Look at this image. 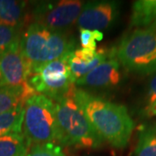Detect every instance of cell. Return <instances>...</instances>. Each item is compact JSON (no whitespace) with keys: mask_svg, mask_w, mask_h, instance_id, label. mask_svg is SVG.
I'll return each instance as SVG.
<instances>
[{"mask_svg":"<svg viewBox=\"0 0 156 156\" xmlns=\"http://www.w3.org/2000/svg\"><path fill=\"white\" fill-rule=\"evenodd\" d=\"M23 105L21 104L0 115V136L11 133H22Z\"/></svg>","mask_w":156,"mask_h":156,"instance_id":"obj_17","label":"cell"},{"mask_svg":"<svg viewBox=\"0 0 156 156\" xmlns=\"http://www.w3.org/2000/svg\"><path fill=\"white\" fill-rule=\"evenodd\" d=\"M113 50L114 48L110 50L101 48L95 50L82 48L74 50L69 56L68 64L75 81L76 82L105 61L111 55Z\"/></svg>","mask_w":156,"mask_h":156,"instance_id":"obj_11","label":"cell"},{"mask_svg":"<svg viewBox=\"0 0 156 156\" xmlns=\"http://www.w3.org/2000/svg\"><path fill=\"white\" fill-rule=\"evenodd\" d=\"M75 89L76 86L54 101L60 131L59 144L83 148L98 147L103 140L74 99Z\"/></svg>","mask_w":156,"mask_h":156,"instance_id":"obj_3","label":"cell"},{"mask_svg":"<svg viewBox=\"0 0 156 156\" xmlns=\"http://www.w3.org/2000/svg\"><path fill=\"white\" fill-rule=\"evenodd\" d=\"M22 29L0 23V55L20 44Z\"/></svg>","mask_w":156,"mask_h":156,"instance_id":"obj_18","label":"cell"},{"mask_svg":"<svg viewBox=\"0 0 156 156\" xmlns=\"http://www.w3.org/2000/svg\"><path fill=\"white\" fill-rule=\"evenodd\" d=\"M23 134L31 144L54 142L59 144L60 131L54 101L35 94L23 105Z\"/></svg>","mask_w":156,"mask_h":156,"instance_id":"obj_5","label":"cell"},{"mask_svg":"<svg viewBox=\"0 0 156 156\" xmlns=\"http://www.w3.org/2000/svg\"><path fill=\"white\" fill-rule=\"evenodd\" d=\"M156 101V73L154 74L153 77L151 78L149 84H148V88L147 91V95H146V103L147 107H149Z\"/></svg>","mask_w":156,"mask_h":156,"instance_id":"obj_21","label":"cell"},{"mask_svg":"<svg viewBox=\"0 0 156 156\" xmlns=\"http://www.w3.org/2000/svg\"><path fill=\"white\" fill-rule=\"evenodd\" d=\"M30 143L23 133L0 136V156H26Z\"/></svg>","mask_w":156,"mask_h":156,"instance_id":"obj_15","label":"cell"},{"mask_svg":"<svg viewBox=\"0 0 156 156\" xmlns=\"http://www.w3.org/2000/svg\"><path fill=\"white\" fill-rule=\"evenodd\" d=\"M72 53V52H71ZM69 54L62 58L32 68L27 83L36 93L57 100L76 86L68 64Z\"/></svg>","mask_w":156,"mask_h":156,"instance_id":"obj_6","label":"cell"},{"mask_svg":"<svg viewBox=\"0 0 156 156\" xmlns=\"http://www.w3.org/2000/svg\"><path fill=\"white\" fill-rule=\"evenodd\" d=\"M134 156H156V123L140 130Z\"/></svg>","mask_w":156,"mask_h":156,"instance_id":"obj_16","label":"cell"},{"mask_svg":"<svg viewBox=\"0 0 156 156\" xmlns=\"http://www.w3.org/2000/svg\"><path fill=\"white\" fill-rule=\"evenodd\" d=\"M119 13L116 1H92L84 4L76 23L80 29L101 31L115 24Z\"/></svg>","mask_w":156,"mask_h":156,"instance_id":"obj_8","label":"cell"},{"mask_svg":"<svg viewBox=\"0 0 156 156\" xmlns=\"http://www.w3.org/2000/svg\"><path fill=\"white\" fill-rule=\"evenodd\" d=\"M156 24V0L134 1L132 6L130 27L145 29Z\"/></svg>","mask_w":156,"mask_h":156,"instance_id":"obj_13","label":"cell"},{"mask_svg":"<svg viewBox=\"0 0 156 156\" xmlns=\"http://www.w3.org/2000/svg\"><path fill=\"white\" fill-rule=\"evenodd\" d=\"M35 94L28 83L17 87H0V115L24 104Z\"/></svg>","mask_w":156,"mask_h":156,"instance_id":"obj_14","label":"cell"},{"mask_svg":"<svg viewBox=\"0 0 156 156\" xmlns=\"http://www.w3.org/2000/svg\"><path fill=\"white\" fill-rule=\"evenodd\" d=\"M73 95L102 140L115 148H124L128 145L134 125L126 107L104 100L83 89L76 88Z\"/></svg>","mask_w":156,"mask_h":156,"instance_id":"obj_1","label":"cell"},{"mask_svg":"<svg viewBox=\"0 0 156 156\" xmlns=\"http://www.w3.org/2000/svg\"><path fill=\"white\" fill-rule=\"evenodd\" d=\"M26 156H66V152L58 143H39L30 146Z\"/></svg>","mask_w":156,"mask_h":156,"instance_id":"obj_19","label":"cell"},{"mask_svg":"<svg viewBox=\"0 0 156 156\" xmlns=\"http://www.w3.org/2000/svg\"><path fill=\"white\" fill-rule=\"evenodd\" d=\"M146 112L148 116H156V101H154L150 106L146 108Z\"/></svg>","mask_w":156,"mask_h":156,"instance_id":"obj_22","label":"cell"},{"mask_svg":"<svg viewBox=\"0 0 156 156\" xmlns=\"http://www.w3.org/2000/svg\"><path fill=\"white\" fill-rule=\"evenodd\" d=\"M103 39V33L99 30L80 29V43L83 49L96 50L98 42Z\"/></svg>","mask_w":156,"mask_h":156,"instance_id":"obj_20","label":"cell"},{"mask_svg":"<svg viewBox=\"0 0 156 156\" xmlns=\"http://www.w3.org/2000/svg\"><path fill=\"white\" fill-rule=\"evenodd\" d=\"M83 3L76 0L38 2L31 12L34 23L46 28L65 31L77 21Z\"/></svg>","mask_w":156,"mask_h":156,"instance_id":"obj_7","label":"cell"},{"mask_svg":"<svg viewBox=\"0 0 156 156\" xmlns=\"http://www.w3.org/2000/svg\"><path fill=\"white\" fill-rule=\"evenodd\" d=\"M122 79L121 63L117 59L115 48H114L111 55L105 61L78 79L75 84L95 89H108L117 86L122 82Z\"/></svg>","mask_w":156,"mask_h":156,"instance_id":"obj_9","label":"cell"},{"mask_svg":"<svg viewBox=\"0 0 156 156\" xmlns=\"http://www.w3.org/2000/svg\"><path fill=\"white\" fill-rule=\"evenodd\" d=\"M116 57L128 71L148 76L156 73V24L135 29L115 48Z\"/></svg>","mask_w":156,"mask_h":156,"instance_id":"obj_4","label":"cell"},{"mask_svg":"<svg viewBox=\"0 0 156 156\" xmlns=\"http://www.w3.org/2000/svg\"><path fill=\"white\" fill-rule=\"evenodd\" d=\"M19 45L0 55V87H17L27 84L30 69Z\"/></svg>","mask_w":156,"mask_h":156,"instance_id":"obj_10","label":"cell"},{"mask_svg":"<svg viewBox=\"0 0 156 156\" xmlns=\"http://www.w3.org/2000/svg\"><path fill=\"white\" fill-rule=\"evenodd\" d=\"M28 17L26 2L0 0V23L23 30Z\"/></svg>","mask_w":156,"mask_h":156,"instance_id":"obj_12","label":"cell"},{"mask_svg":"<svg viewBox=\"0 0 156 156\" xmlns=\"http://www.w3.org/2000/svg\"><path fill=\"white\" fill-rule=\"evenodd\" d=\"M20 50L30 69L70 54L76 50L74 37L65 31L31 23L22 32Z\"/></svg>","mask_w":156,"mask_h":156,"instance_id":"obj_2","label":"cell"}]
</instances>
